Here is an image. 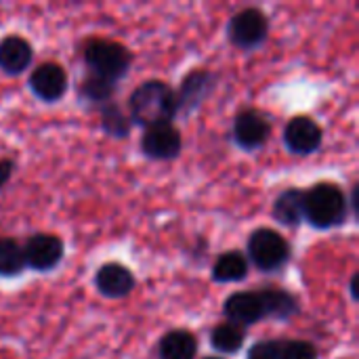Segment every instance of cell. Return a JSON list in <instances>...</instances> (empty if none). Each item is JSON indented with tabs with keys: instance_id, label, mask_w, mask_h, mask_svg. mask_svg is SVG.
<instances>
[{
	"instance_id": "6da1fadb",
	"label": "cell",
	"mask_w": 359,
	"mask_h": 359,
	"mask_svg": "<svg viewBox=\"0 0 359 359\" xmlns=\"http://www.w3.org/2000/svg\"><path fill=\"white\" fill-rule=\"evenodd\" d=\"M299 313H301L299 297L278 286H263L257 290H236L223 301L225 320L246 330L265 320L290 322Z\"/></svg>"
},
{
	"instance_id": "7a4b0ae2",
	"label": "cell",
	"mask_w": 359,
	"mask_h": 359,
	"mask_svg": "<svg viewBox=\"0 0 359 359\" xmlns=\"http://www.w3.org/2000/svg\"><path fill=\"white\" fill-rule=\"evenodd\" d=\"M126 114L133 126H141V128L175 122L179 118L175 88L160 78H149L141 82L128 95Z\"/></svg>"
},
{
	"instance_id": "3957f363",
	"label": "cell",
	"mask_w": 359,
	"mask_h": 359,
	"mask_svg": "<svg viewBox=\"0 0 359 359\" xmlns=\"http://www.w3.org/2000/svg\"><path fill=\"white\" fill-rule=\"evenodd\" d=\"M305 223L318 231H328L349 221V198L345 189L332 181H320L309 189H303Z\"/></svg>"
},
{
	"instance_id": "277c9868",
	"label": "cell",
	"mask_w": 359,
	"mask_h": 359,
	"mask_svg": "<svg viewBox=\"0 0 359 359\" xmlns=\"http://www.w3.org/2000/svg\"><path fill=\"white\" fill-rule=\"evenodd\" d=\"M133 59V53L124 44L109 38H88L82 46V61L88 74L116 84L128 76Z\"/></svg>"
},
{
	"instance_id": "5b68a950",
	"label": "cell",
	"mask_w": 359,
	"mask_h": 359,
	"mask_svg": "<svg viewBox=\"0 0 359 359\" xmlns=\"http://www.w3.org/2000/svg\"><path fill=\"white\" fill-rule=\"evenodd\" d=\"M246 259L261 273H280L292 261V246L280 231L259 227L246 240Z\"/></svg>"
},
{
	"instance_id": "8992f818",
	"label": "cell",
	"mask_w": 359,
	"mask_h": 359,
	"mask_svg": "<svg viewBox=\"0 0 359 359\" xmlns=\"http://www.w3.org/2000/svg\"><path fill=\"white\" fill-rule=\"evenodd\" d=\"M269 29L271 23L263 8L244 6L229 17L225 25V36L233 48L242 53H250L265 44V40L269 38Z\"/></svg>"
},
{
	"instance_id": "52a82bcc",
	"label": "cell",
	"mask_w": 359,
	"mask_h": 359,
	"mask_svg": "<svg viewBox=\"0 0 359 359\" xmlns=\"http://www.w3.org/2000/svg\"><path fill=\"white\" fill-rule=\"evenodd\" d=\"M271 133H273V126H271L269 116L257 107H244L233 118L231 137H233V143L242 151L263 149L267 141L271 139Z\"/></svg>"
},
{
	"instance_id": "ba28073f",
	"label": "cell",
	"mask_w": 359,
	"mask_h": 359,
	"mask_svg": "<svg viewBox=\"0 0 359 359\" xmlns=\"http://www.w3.org/2000/svg\"><path fill=\"white\" fill-rule=\"evenodd\" d=\"M21 248H23L25 267L32 271H40V273H48L57 269L65 257L63 238L57 233H48V231L32 233L21 244Z\"/></svg>"
},
{
	"instance_id": "9c48e42d",
	"label": "cell",
	"mask_w": 359,
	"mask_h": 359,
	"mask_svg": "<svg viewBox=\"0 0 359 359\" xmlns=\"http://www.w3.org/2000/svg\"><path fill=\"white\" fill-rule=\"evenodd\" d=\"M139 149L147 160L170 162V160H177L183 151V135L175 122L156 124V126L143 128Z\"/></svg>"
},
{
	"instance_id": "30bf717a",
	"label": "cell",
	"mask_w": 359,
	"mask_h": 359,
	"mask_svg": "<svg viewBox=\"0 0 359 359\" xmlns=\"http://www.w3.org/2000/svg\"><path fill=\"white\" fill-rule=\"evenodd\" d=\"M219 84V74L206 67L191 69L183 76L179 88H175L177 95V107H179V118H185L194 114L217 88Z\"/></svg>"
},
{
	"instance_id": "8fae6325",
	"label": "cell",
	"mask_w": 359,
	"mask_h": 359,
	"mask_svg": "<svg viewBox=\"0 0 359 359\" xmlns=\"http://www.w3.org/2000/svg\"><path fill=\"white\" fill-rule=\"evenodd\" d=\"M32 95L42 103H57L69 90V76L65 67L57 61H44L32 69L27 78Z\"/></svg>"
},
{
	"instance_id": "7c38bea8",
	"label": "cell",
	"mask_w": 359,
	"mask_h": 359,
	"mask_svg": "<svg viewBox=\"0 0 359 359\" xmlns=\"http://www.w3.org/2000/svg\"><path fill=\"white\" fill-rule=\"evenodd\" d=\"M284 145L294 156H311L324 145V128L311 116H294L286 122L282 133Z\"/></svg>"
},
{
	"instance_id": "4fadbf2b",
	"label": "cell",
	"mask_w": 359,
	"mask_h": 359,
	"mask_svg": "<svg viewBox=\"0 0 359 359\" xmlns=\"http://www.w3.org/2000/svg\"><path fill=\"white\" fill-rule=\"evenodd\" d=\"M93 284H95V290L103 299L124 301L135 292L137 276L133 273L130 267H126L118 261H109V263L99 265V269L93 276Z\"/></svg>"
},
{
	"instance_id": "5bb4252c",
	"label": "cell",
	"mask_w": 359,
	"mask_h": 359,
	"mask_svg": "<svg viewBox=\"0 0 359 359\" xmlns=\"http://www.w3.org/2000/svg\"><path fill=\"white\" fill-rule=\"evenodd\" d=\"M34 63V46L19 34H8L0 40V72L6 76H21Z\"/></svg>"
},
{
	"instance_id": "9a60e30c",
	"label": "cell",
	"mask_w": 359,
	"mask_h": 359,
	"mask_svg": "<svg viewBox=\"0 0 359 359\" xmlns=\"http://www.w3.org/2000/svg\"><path fill=\"white\" fill-rule=\"evenodd\" d=\"M248 273L250 263L242 250L221 252L210 267V278L215 284H240L248 278Z\"/></svg>"
},
{
	"instance_id": "2e32d148",
	"label": "cell",
	"mask_w": 359,
	"mask_h": 359,
	"mask_svg": "<svg viewBox=\"0 0 359 359\" xmlns=\"http://www.w3.org/2000/svg\"><path fill=\"white\" fill-rule=\"evenodd\" d=\"M198 337L187 328L168 330L160 341L156 355L158 359H196L198 358Z\"/></svg>"
},
{
	"instance_id": "e0dca14e",
	"label": "cell",
	"mask_w": 359,
	"mask_h": 359,
	"mask_svg": "<svg viewBox=\"0 0 359 359\" xmlns=\"http://www.w3.org/2000/svg\"><path fill=\"white\" fill-rule=\"evenodd\" d=\"M273 219L284 227H299L305 223L303 210V189L301 187H286L278 194L271 206Z\"/></svg>"
},
{
	"instance_id": "ac0fdd59",
	"label": "cell",
	"mask_w": 359,
	"mask_h": 359,
	"mask_svg": "<svg viewBox=\"0 0 359 359\" xmlns=\"http://www.w3.org/2000/svg\"><path fill=\"white\" fill-rule=\"evenodd\" d=\"M116 93H118V84L116 82H109V80L93 76V74H86L80 80V84H78V99H80V103H84L88 107H95V109H101L103 105L111 103Z\"/></svg>"
},
{
	"instance_id": "d6986e66",
	"label": "cell",
	"mask_w": 359,
	"mask_h": 359,
	"mask_svg": "<svg viewBox=\"0 0 359 359\" xmlns=\"http://www.w3.org/2000/svg\"><path fill=\"white\" fill-rule=\"evenodd\" d=\"M208 343L221 355H238L246 343V328L223 320L217 326H212L208 334Z\"/></svg>"
},
{
	"instance_id": "ffe728a7",
	"label": "cell",
	"mask_w": 359,
	"mask_h": 359,
	"mask_svg": "<svg viewBox=\"0 0 359 359\" xmlns=\"http://www.w3.org/2000/svg\"><path fill=\"white\" fill-rule=\"evenodd\" d=\"M97 111H99V116H101V118H99L101 130H103L107 137H111V139H126V137L130 135L133 122H130L128 114H126L116 101L103 105V107L97 109Z\"/></svg>"
},
{
	"instance_id": "44dd1931",
	"label": "cell",
	"mask_w": 359,
	"mask_h": 359,
	"mask_svg": "<svg viewBox=\"0 0 359 359\" xmlns=\"http://www.w3.org/2000/svg\"><path fill=\"white\" fill-rule=\"evenodd\" d=\"M25 259L21 242L0 236V278H17L25 271Z\"/></svg>"
},
{
	"instance_id": "7402d4cb",
	"label": "cell",
	"mask_w": 359,
	"mask_h": 359,
	"mask_svg": "<svg viewBox=\"0 0 359 359\" xmlns=\"http://www.w3.org/2000/svg\"><path fill=\"white\" fill-rule=\"evenodd\" d=\"M280 359H320V351L311 341L280 339Z\"/></svg>"
},
{
	"instance_id": "603a6c76",
	"label": "cell",
	"mask_w": 359,
	"mask_h": 359,
	"mask_svg": "<svg viewBox=\"0 0 359 359\" xmlns=\"http://www.w3.org/2000/svg\"><path fill=\"white\" fill-rule=\"evenodd\" d=\"M278 353H280V339H265L248 349L246 359H280Z\"/></svg>"
},
{
	"instance_id": "cb8c5ba5",
	"label": "cell",
	"mask_w": 359,
	"mask_h": 359,
	"mask_svg": "<svg viewBox=\"0 0 359 359\" xmlns=\"http://www.w3.org/2000/svg\"><path fill=\"white\" fill-rule=\"evenodd\" d=\"M15 168H17L15 160H11V158H2L0 160V189H4L8 185V181L13 179Z\"/></svg>"
},
{
	"instance_id": "d4e9b609",
	"label": "cell",
	"mask_w": 359,
	"mask_h": 359,
	"mask_svg": "<svg viewBox=\"0 0 359 359\" xmlns=\"http://www.w3.org/2000/svg\"><path fill=\"white\" fill-rule=\"evenodd\" d=\"M358 278H359V273H358V271H355V273L351 276V280H349V292H351V301H353V303H358V301H359Z\"/></svg>"
},
{
	"instance_id": "484cf974",
	"label": "cell",
	"mask_w": 359,
	"mask_h": 359,
	"mask_svg": "<svg viewBox=\"0 0 359 359\" xmlns=\"http://www.w3.org/2000/svg\"><path fill=\"white\" fill-rule=\"evenodd\" d=\"M204 359H225V358H221V355H208V358H204Z\"/></svg>"
}]
</instances>
